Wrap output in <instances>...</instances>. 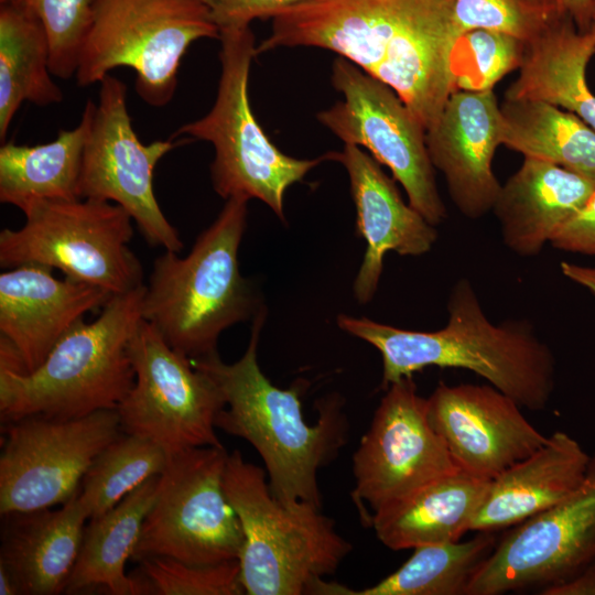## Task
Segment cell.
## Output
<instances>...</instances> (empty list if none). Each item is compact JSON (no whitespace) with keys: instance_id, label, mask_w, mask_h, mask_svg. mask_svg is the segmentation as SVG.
<instances>
[{"instance_id":"6","label":"cell","mask_w":595,"mask_h":595,"mask_svg":"<svg viewBox=\"0 0 595 595\" xmlns=\"http://www.w3.org/2000/svg\"><path fill=\"white\" fill-rule=\"evenodd\" d=\"M224 488L241 524L238 559L247 595H301L312 583L333 574L351 550L321 507L280 502L261 467L228 454Z\"/></svg>"},{"instance_id":"34","label":"cell","mask_w":595,"mask_h":595,"mask_svg":"<svg viewBox=\"0 0 595 595\" xmlns=\"http://www.w3.org/2000/svg\"><path fill=\"white\" fill-rule=\"evenodd\" d=\"M34 12L50 45V71L62 79L76 74L91 26L95 0H15Z\"/></svg>"},{"instance_id":"16","label":"cell","mask_w":595,"mask_h":595,"mask_svg":"<svg viewBox=\"0 0 595 595\" xmlns=\"http://www.w3.org/2000/svg\"><path fill=\"white\" fill-rule=\"evenodd\" d=\"M595 562V454L569 498L511 527L470 580L466 595L561 584Z\"/></svg>"},{"instance_id":"25","label":"cell","mask_w":595,"mask_h":595,"mask_svg":"<svg viewBox=\"0 0 595 595\" xmlns=\"http://www.w3.org/2000/svg\"><path fill=\"white\" fill-rule=\"evenodd\" d=\"M489 482L463 470L445 475L375 513L369 528L394 551L458 541L470 531Z\"/></svg>"},{"instance_id":"12","label":"cell","mask_w":595,"mask_h":595,"mask_svg":"<svg viewBox=\"0 0 595 595\" xmlns=\"http://www.w3.org/2000/svg\"><path fill=\"white\" fill-rule=\"evenodd\" d=\"M129 354L136 380L117 408L122 432L149 440L169 455L223 446L215 421L225 400L208 375L143 318L130 339Z\"/></svg>"},{"instance_id":"28","label":"cell","mask_w":595,"mask_h":595,"mask_svg":"<svg viewBox=\"0 0 595 595\" xmlns=\"http://www.w3.org/2000/svg\"><path fill=\"white\" fill-rule=\"evenodd\" d=\"M50 45L37 15L12 0L0 4V139L24 101L57 104L61 88L52 79Z\"/></svg>"},{"instance_id":"18","label":"cell","mask_w":595,"mask_h":595,"mask_svg":"<svg viewBox=\"0 0 595 595\" xmlns=\"http://www.w3.org/2000/svg\"><path fill=\"white\" fill-rule=\"evenodd\" d=\"M53 269L21 264L0 274V369L35 370L56 343L88 312L102 307L112 294Z\"/></svg>"},{"instance_id":"39","label":"cell","mask_w":595,"mask_h":595,"mask_svg":"<svg viewBox=\"0 0 595 595\" xmlns=\"http://www.w3.org/2000/svg\"><path fill=\"white\" fill-rule=\"evenodd\" d=\"M559 13L569 15L576 28L586 32L595 24L593 21V0H554Z\"/></svg>"},{"instance_id":"27","label":"cell","mask_w":595,"mask_h":595,"mask_svg":"<svg viewBox=\"0 0 595 595\" xmlns=\"http://www.w3.org/2000/svg\"><path fill=\"white\" fill-rule=\"evenodd\" d=\"M96 104L88 100L79 123L47 143L0 148V202L24 212L39 201L78 199L83 153Z\"/></svg>"},{"instance_id":"41","label":"cell","mask_w":595,"mask_h":595,"mask_svg":"<svg viewBox=\"0 0 595 595\" xmlns=\"http://www.w3.org/2000/svg\"><path fill=\"white\" fill-rule=\"evenodd\" d=\"M0 594L1 595H17L19 589L14 580L8 570L0 565Z\"/></svg>"},{"instance_id":"43","label":"cell","mask_w":595,"mask_h":595,"mask_svg":"<svg viewBox=\"0 0 595 595\" xmlns=\"http://www.w3.org/2000/svg\"><path fill=\"white\" fill-rule=\"evenodd\" d=\"M593 21L595 23V0H593Z\"/></svg>"},{"instance_id":"23","label":"cell","mask_w":595,"mask_h":595,"mask_svg":"<svg viewBox=\"0 0 595 595\" xmlns=\"http://www.w3.org/2000/svg\"><path fill=\"white\" fill-rule=\"evenodd\" d=\"M78 493L58 510L4 515L0 565L11 574L19 594L64 592L79 553L85 521L89 519Z\"/></svg>"},{"instance_id":"3","label":"cell","mask_w":595,"mask_h":595,"mask_svg":"<svg viewBox=\"0 0 595 595\" xmlns=\"http://www.w3.org/2000/svg\"><path fill=\"white\" fill-rule=\"evenodd\" d=\"M266 311L253 318L244 356L225 364L217 353L192 359L220 389L225 407L216 416V429L249 442L261 456L272 495L283 505L305 501L322 507L317 472L331 463L347 442L348 421L340 397L321 399L318 419L310 425L302 413L296 382L281 389L261 371L257 347Z\"/></svg>"},{"instance_id":"13","label":"cell","mask_w":595,"mask_h":595,"mask_svg":"<svg viewBox=\"0 0 595 595\" xmlns=\"http://www.w3.org/2000/svg\"><path fill=\"white\" fill-rule=\"evenodd\" d=\"M0 512L64 505L80 489L96 456L121 433L117 410L56 419L31 415L4 424Z\"/></svg>"},{"instance_id":"36","label":"cell","mask_w":595,"mask_h":595,"mask_svg":"<svg viewBox=\"0 0 595 595\" xmlns=\"http://www.w3.org/2000/svg\"><path fill=\"white\" fill-rule=\"evenodd\" d=\"M304 0H204L219 34L250 28L256 19H273Z\"/></svg>"},{"instance_id":"9","label":"cell","mask_w":595,"mask_h":595,"mask_svg":"<svg viewBox=\"0 0 595 595\" xmlns=\"http://www.w3.org/2000/svg\"><path fill=\"white\" fill-rule=\"evenodd\" d=\"M25 224L0 232V266L41 264L66 278L122 294L143 285L129 248L132 218L118 204L94 198L39 201Z\"/></svg>"},{"instance_id":"11","label":"cell","mask_w":595,"mask_h":595,"mask_svg":"<svg viewBox=\"0 0 595 595\" xmlns=\"http://www.w3.org/2000/svg\"><path fill=\"white\" fill-rule=\"evenodd\" d=\"M331 79L343 100L317 120L345 144L366 148L402 185L409 204L433 226L441 224L446 208L416 116L390 86L344 57L334 61Z\"/></svg>"},{"instance_id":"1","label":"cell","mask_w":595,"mask_h":595,"mask_svg":"<svg viewBox=\"0 0 595 595\" xmlns=\"http://www.w3.org/2000/svg\"><path fill=\"white\" fill-rule=\"evenodd\" d=\"M455 0H304L272 19L257 55L309 46L337 53L390 86L429 130L454 91Z\"/></svg>"},{"instance_id":"29","label":"cell","mask_w":595,"mask_h":595,"mask_svg":"<svg viewBox=\"0 0 595 595\" xmlns=\"http://www.w3.org/2000/svg\"><path fill=\"white\" fill-rule=\"evenodd\" d=\"M493 532L478 531L467 541L431 543L414 548L413 554L377 584L353 589L318 578L307 589L312 595H466L468 584L493 552Z\"/></svg>"},{"instance_id":"4","label":"cell","mask_w":595,"mask_h":595,"mask_svg":"<svg viewBox=\"0 0 595 595\" xmlns=\"http://www.w3.org/2000/svg\"><path fill=\"white\" fill-rule=\"evenodd\" d=\"M247 204L241 197L226 199L187 256L164 250L153 261L142 318L173 349L191 359L217 353L223 331L262 309L238 264Z\"/></svg>"},{"instance_id":"15","label":"cell","mask_w":595,"mask_h":595,"mask_svg":"<svg viewBox=\"0 0 595 595\" xmlns=\"http://www.w3.org/2000/svg\"><path fill=\"white\" fill-rule=\"evenodd\" d=\"M99 83L83 153L79 196L118 204L150 246L180 252L183 241L163 214L153 188L155 165L175 143H142L131 123L125 83L109 74Z\"/></svg>"},{"instance_id":"37","label":"cell","mask_w":595,"mask_h":595,"mask_svg":"<svg viewBox=\"0 0 595 595\" xmlns=\"http://www.w3.org/2000/svg\"><path fill=\"white\" fill-rule=\"evenodd\" d=\"M560 250L595 256V190L585 205L552 237Z\"/></svg>"},{"instance_id":"24","label":"cell","mask_w":595,"mask_h":595,"mask_svg":"<svg viewBox=\"0 0 595 595\" xmlns=\"http://www.w3.org/2000/svg\"><path fill=\"white\" fill-rule=\"evenodd\" d=\"M595 54V24L580 31L566 14H556L526 43L519 76L505 99L545 101L577 116L595 130V95L586 82V67Z\"/></svg>"},{"instance_id":"8","label":"cell","mask_w":595,"mask_h":595,"mask_svg":"<svg viewBox=\"0 0 595 595\" xmlns=\"http://www.w3.org/2000/svg\"><path fill=\"white\" fill-rule=\"evenodd\" d=\"M219 36L204 0H95L76 80L86 87L130 67L141 99L162 107L174 96L190 45Z\"/></svg>"},{"instance_id":"30","label":"cell","mask_w":595,"mask_h":595,"mask_svg":"<svg viewBox=\"0 0 595 595\" xmlns=\"http://www.w3.org/2000/svg\"><path fill=\"white\" fill-rule=\"evenodd\" d=\"M501 144L595 181V130L545 101L504 99Z\"/></svg>"},{"instance_id":"17","label":"cell","mask_w":595,"mask_h":595,"mask_svg":"<svg viewBox=\"0 0 595 595\" xmlns=\"http://www.w3.org/2000/svg\"><path fill=\"white\" fill-rule=\"evenodd\" d=\"M512 398L491 385L440 382L428 398V416L458 468L491 480L548 440Z\"/></svg>"},{"instance_id":"21","label":"cell","mask_w":595,"mask_h":595,"mask_svg":"<svg viewBox=\"0 0 595 595\" xmlns=\"http://www.w3.org/2000/svg\"><path fill=\"white\" fill-rule=\"evenodd\" d=\"M589 461L570 434L552 433L539 450L489 482L470 531L511 528L560 504L583 484Z\"/></svg>"},{"instance_id":"22","label":"cell","mask_w":595,"mask_h":595,"mask_svg":"<svg viewBox=\"0 0 595 595\" xmlns=\"http://www.w3.org/2000/svg\"><path fill=\"white\" fill-rule=\"evenodd\" d=\"M595 181L552 163L524 158L501 185L491 212L505 246L534 257L587 202Z\"/></svg>"},{"instance_id":"7","label":"cell","mask_w":595,"mask_h":595,"mask_svg":"<svg viewBox=\"0 0 595 595\" xmlns=\"http://www.w3.org/2000/svg\"><path fill=\"white\" fill-rule=\"evenodd\" d=\"M219 41L221 72L215 102L204 117L182 126L175 136L212 143L210 177L219 196L257 198L284 219L285 191L327 156L305 160L288 155L258 123L248 97L250 67L257 55L251 29L224 32Z\"/></svg>"},{"instance_id":"42","label":"cell","mask_w":595,"mask_h":595,"mask_svg":"<svg viewBox=\"0 0 595 595\" xmlns=\"http://www.w3.org/2000/svg\"><path fill=\"white\" fill-rule=\"evenodd\" d=\"M533 1L542 3V4H547V6H552V7L556 8L554 0H533Z\"/></svg>"},{"instance_id":"32","label":"cell","mask_w":595,"mask_h":595,"mask_svg":"<svg viewBox=\"0 0 595 595\" xmlns=\"http://www.w3.org/2000/svg\"><path fill=\"white\" fill-rule=\"evenodd\" d=\"M526 43L505 33L476 29L461 34L451 54L455 90L487 91L520 67Z\"/></svg>"},{"instance_id":"38","label":"cell","mask_w":595,"mask_h":595,"mask_svg":"<svg viewBox=\"0 0 595 595\" xmlns=\"http://www.w3.org/2000/svg\"><path fill=\"white\" fill-rule=\"evenodd\" d=\"M541 595H595V562L572 578L540 589Z\"/></svg>"},{"instance_id":"5","label":"cell","mask_w":595,"mask_h":595,"mask_svg":"<svg viewBox=\"0 0 595 595\" xmlns=\"http://www.w3.org/2000/svg\"><path fill=\"white\" fill-rule=\"evenodd\" d=\"M144 290L111 295L94 321L76 323L35 370L0 369L1 422L117 410L136 380L129 343L142 320Z\"/></svg>"},{"instance_id":"2","label":"cell","mask_w":595,"mask_h":595,"mask_svg":"<svg viewBox=\"0 0 595 595\" xmlns=\"http://www.w3.org/2000/svg\"><path fill=\"white\" fill-rule=\"evenodd\" d=\"M447 313L446 325L433 332L344 314L338 315L337 324L379 350L383 389L429 366L462 368L486 379L520 407L533 411L547 407L555 386V360L528 322H490L465 278L452 288Z\"/></svg>"},{"instance_id":"40","label":"cell","mask_w":595,"mask_h":595,"mask_svg":"<svg viewBox=\"0 0 595 595\" xmlns=\"http://www.w3.org/2000/svg\"><path fill=\"white\" fill-rule=\"evenodd\" d=\"M562 273L571 281L584 286L595 295V268L571 262H561Z\"/></svg>"},{"instance_id":"10","label":"cell","mask_w":595,"mask_h":595,"mask_svg":"<svg viewBox=\"0 0 595 595\" xmlns=\"http://www.w3.org/2000/svg\"><path fill=\"white\" fill-rule=\"evenodd\" d=\"M227 457L224 446L169 455L134 561L164 556L208 565L239 559L244 534L224 488Z\"/></svg>"},{"instance_id":"20","label":"cell","mask_w":595,"mask_h":595,"mask_svg":"<svg viewBox=\"0 0 595 595\" xmlns=\"http://www.w3.org/2000/svg\"><path fill=\"white\" fill-rule=\"evenodd\" d=\"M326 156L342 163L349 178L357 234L367 242L354 294L360 303H367L378 289L386 253L392 250L400 256H422L432 249L437 230L403 202L396 180L359 147L345 144L342 151L326 153Z\"/></svg>"},{"instance_id":"14","label":"cell","mask_w":595,"mask_h":595,"mask_svg":"<svg viewBox=\"0 0 595 595\" xmlns=\"http://www.w3.org/2000/svg\"><path fill=\"white\" fill-rule=\"evenodd\" d=\"M353 456V501L369 528L378 511L422 486L461 470L428 416L412 377L392 382Z\"/></svg>"},{"instance_id":"19","label":"cell","mask_w":595,"mask_h":595,"mask_svg":"<svg viewBox=\"0 0 595 595\" xmlns=\"http://www.w3.org/2000/svg\"><path fill=\"white\" fill-rule=\"evenodd\" d=\"M501 127L494 90H455L426 130L432 164L443 174L456 208L469 219L491 212L500 191L493 160L501 144Z\"/></svg>"},{"instance_id":"33","label":"cell","mask_w":595,"mask_h":595,"mask_svg":"<svg viewBox=\"0 0 595 595\" xmlns=\"http://www.w3.org/2000/svg\"><path fill=\"white\" fill-rule=\"evenodd\" d=\"M138 576L145 594L154 595H241L239 561L191 564L171 558L151 556L140 561Z\"/></svg>"},{"instance_id":"44","label":"cell","mask_w":595,"mask_h":595,"mask_svg":"<svg viewBox=\"0 0 595 595\" xmlns=\"http://www.w3.org/2000/svg\"><path fill=\"white\" fill-rule=\"evenodd\" d=\"M10 1H12V0H0V4L7 3V2H10Z\"/></svg>"},{"instance_id":"31","label":"cell","mask_w":595,"mask_h":595,"mask_svg":"<svg viewBox=\"0 0 595 595\" xmlns=\"http://www.w3.org/2000/svg\"><path fill=\"white\" fill-rule=\"evenodd\" d=\"M169 454L158 444L121 433L94 459L86 472L78 499L89 519L98 517L153 476L161 475Z\"/></svg>"},{"instance_id":"26","label":"cell","mask_w":595,"mask_h":595,"mask_svg":"<svg viewBox=\"0 0 595 595\" xmlns=\"http://www.w3.org/2000/svg\"><path fill=\"white\" fill-rule=\"evenodd\" d=\"M159 480L160 475L151 477L113 508L90 518L64 593L101 587L113 595L145 594L142 581L127 575L125 565L133 556Z\"/></svg>"},{"instance_id":"35","label":"cell","mask_w":595,"mask_h":595,"mask_svg":"<svg viewBox=\"0 0 595 595\" xmlns=\"http://www.w3.org/2000/svg\"><path fill=\"white\" fill-rule=\"evenodd\" d=\"M555 7L533 0H455L459 34L483 29L508 34L523 43L537 37L556 15Z\"/></svg>"}]
</instances>
